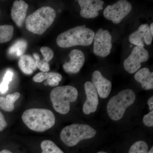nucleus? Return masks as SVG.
<instances>
[{
    "instance_id": "nucleus-24",
    "label": "nucleus",
    "mask_w": 153,
    "mask_h": 153,
    "mask_svg": "<svg viewBox=\"0 0 153 153\" xmlns=\"http://www.w3.org/2000/svg\"><path fill=\"white\" fill-rule=\"evenodd\" d=\"M62 76L57 72H53L52 76L47 79L48 85L51 86H56L59 85V82L62 80Z\"/></svg>"
},
{
    "instance_id": "nucleus-33",
    "label": "nucleus",
    "mask_w": 153,
    "mask_h": 153,
    "mask_svg": "<svg viewBox=\"0 0 153 153\" xmlns=\"http://www.w3.org/2000/svg\"><path fill=\"white\" fill-rule=\"evenodd\" d=\"M148 153H153V147H152V149H151L148 152Z\"/></svg>"
},
{
    "instance_id": "nucleus-19",
    "label": "nucleus",
    "mask_w": 153,
    "mask_h": 153,
    "mask_svg": "<svg viewBox=\"0 0 153 153\" xmlns=\"http://www.w3.org/2000/svg\"><path fill=\"white\" fill-rule=\"evenodd\" d=\"M20 97L19 92L8 94L6 97H0V108L6 111H13L15 108L14 103Z\"/></svg>"
},
{
    "instance_id": "nucleus-21",
    "label": "nucleus",
    "mask_w": 153,
    "mask_h": 153,
    "mask_svg": "<svg viewBox=\"0 0 153 153\" xmlns=\"http://www.w3.org/2000/svg\"><path fill=\"white\" fill-rule=\"evenodd\" d=\"M14 30V27L11 25H0V43L10 41L13 36Z\"/></svg>"
},
{
    "instance_id": "nucleus-8",
    "label": "nucleus",
    "mask_w": 153,
    "mask_h": 153,
    "mask_svg": "<svg viewBox=\"0 0 153 153\" xmlns=\"http://www.w3.org/2000/svg\"><path fill=\"white\" fill-rule=\"evenodd\" d=\"M93 52L97 56L106 57L109 55L112 48L111 36L109 31L99 29L94 38Z\"/></svg>"
},
{
    "instance_id": "nucleus-16",
    "label": "nucleus",
    "mask_w": 153,
    "mask_h": 153,
    "mask_svg": "<svg viewBox=\"0 0 153 153\" xmlns=\"http://www.w3.org/2000/svg\"><path fill=\"white\" fill-rule=\"evenodd\" d=\"M40 51L44 57L42 60L40 59L39 55L37 53H35L33 54L36 60V66L42 72H48L50 69L49 62L52 60L54 57V52L51 48L47 47H41Z\"/></svg>"
},
{
    "instance_id": "nucleus-32",
    "label": "nucleus",
    "mask_w": 153,
    "mask_h": 153,
    "mask_svg": "<svg viewBox=\"0 0 153 153\" xmlns=\"http://www.w3.org/2000/svg\"><path fill=\"white\" fill-rule=\"evenodd\" d=\"M149 27L151 33H152V35H153V23H152V24H151V25Z\"/></svg>"
},
{
    "instance_id": "nucleus-12",
    "label": "nucleus",
    "mask_w": 153,
    "mask_h": 153,
    "mask_svg": "<svg viewBox=\"0 0 153 153\" xmlns=\"http://www.w3.org/2000/svg\"><path fill=\"white\" fill-rule=\"evenodd\" d=\"M153 37L149 26L147 24H145L140 25L136 31L130 34L129 40L134 45L143 47L144 43L148 45L152 44Z\"/></svg>"
},
{
    "instance_id": "nucleus-6",
    "label": "nucleus",
    "mask_w": 153,
    "mask_h": 153,
    "mask_svg": "<svg viewBox=\"0 0 153 153\" xmlns=\"http://www.w3.org/2000/svg\"><path fill=\"white\" fill-rule=\"evenodd\" d=\"M97 132L90 126L82 124H73L65 127L61 131L60 137L69 147L76 146L81 141L95 136Z\"/></svg>"
},
{
    "instance_id": "nucleus-10",
    "label": "nucleus",
    "mask_w": 153,
    "mask_h": 153,
    "mask_svg": "<svg viewBox=\"0 0 153 153\" xmlns=\"http://www.w3.org/2000/svg\"><path fill=\"white\" fill-rule=\"evenodd\" d=\"M80 16L85 19H94L98 16L99 11L103 9L104 3L101 0H78Z\"/></svg>"
},
{
    "instance_id": "nucleus-9",
    "label": "nucleus",
    "mask_w": 153,
    "mask_h": 153,
    "mask_svg": "<svg viewBox=\"0 0 153 153\" xmlns=\"http://www.w3.org/2000/svg\"><path fill=\"white\" fill-rule=\"evenodd\" d=\"M149 59V52L144 47L136 46L124 61L125 69L130 74L137 71L141 66V63Z\"/></svg>"
},
{
    "instance_id": "nucleus-14",
    "label": "nucleus",
    "mask_w": 153,
    "mask_h": 153,
    "mask_svg": "<svg viewBox=\"0 0 153 153\" xmlns=\"http://www.w3.org/2000/svg\"><path fill=\"white\" fill-rule=\"evenodd\" d=\"M92 82L101 98H106L109 96L112 84L110 81L102 76L100 71L97 70L94 71L92 75Z\"/></svg>"
},
{
    "instance_id": "nucleus-15",
    "label": "nucleus",
    "mask_w": 153,
    "mask_h": 153,
    "mask_svg": "<svg viewBox=\"0 0 153 153\" xmlns=\"http://www.w3.org/2000/svg\"><path fill=\"white\" fill-rule=\"evenodd\" d=\"M28 5L24 1H16L14 2L11 10V17L15 24L19 27H22L26 20Z\"/></svg>"
},
{
    "instance_id": "nucleus-26",
    "label": "nucleus",
    "mask_w": 153,
    "mask_h": 153,
    "mask_svg": "<svg viewBox=\"0 0 153 153\" xmlns=\"http://www.w3.org/2000/svg\"><path fill=\"white\" fill-rule=\"evenodd\" d=\"M143 122L145 125L148 127L153 126V110L151 111L148 114L145 115L143 119Z\"/></svg>"
},
{
    "instance_id": "nucleus-13",
    "label": "nucleus",
    "mask_w": 153,
    "mask_h": 153,
    "mask_svg": "<svg viewBox=\"0 0 153 153\" xmlns=\"http://www.w3.org/2000/svg\"><path fill=\"white\" fill-rule=\"evenodd\" d=\"M70 60L64 63L63 68L65 72L69 74H76L79 72L85 63V55L79 49H73L69 53Z\"/></svg>"
},
{
    "instance_id": "nucleus-20",
    "label": "nucleus",
    "mask_w": 153,
    "mask_h": 153,
    "mask_svg": "<svg viewBox=\"0 0 153 153\" xmlns=\"http://www.w3.org/2000/svg\"><path fill=\"white\" fill-rule=\"evenodd\" d=\"M27 47V42L25 40H19L14 43L9 49L8 54L14 57H21L23 55Z\"/></svg>"
},
{
    "instance_id": "nucleus-11",
    "label": "nucleus",
    "mask_w": 153,
    "mask_h": 153,
    "mask_svg": "<svg viewBox=\"0 0 153 153\" xmlns=\"http://www.w3.org/2000/svg\"><path fill=\"white\" fill-rule=\"evenodd\" d=\"M86 100L83 104L82 111L85 114L94 113L97 109L99 103L98 94L92 82L87 81L84 84Z\"/></svg>"
},
{
    "instance_id": "nucleus-17",
    "label": "nucleus",
    "mask_w": 153,
    "mask_h": 153,
    "mask_svg": "<svg viewBox=\"0 0 153 153\" xmlns=\"http://www.w3.org/2000/svg\"><path fill=\"white\" fill-rule=\"evenodd\" d=\"M134 79L141 84L145 90H150L153 88V73L151 72L147 68H143L137 71L135 74Z\"/></svg>"
},
{
    "instance_id": "nucleus-27",
    "label": "nucleus",
    "mask_w": 153,
    "mask_h": 153,
    "mask_svg": "<svg viewBox=\"0 0 153 153\" xmlns=\"http://www.w3.org/2000/svg\"><path fill=\"white\" fill-rule=\"evenodd\" d=\"M13 75V73L12 71L10 70H7L3 78L2 82L9 85V83L12 81Z\"/></svg>"
},
{
    "instance_id": "nucleus-28",
    "label": "nucleus",
    "mask_w": 153,
    "mask_h": 153,
    "mask_svg": "<svg viewBox=\"0 0 153 153\" xmlns=\"http://www.w3.org/2000/svg\"><path fill=\"white\" fill-rule=\"evenodd\" d=\"M7 123L5 120L3 114L0 111V131H2L7 127Z\"/></svg>"
},
{
    "instance_id": "nucleus-5",
    "label": "nucleus",
    "mask_w": 153,
    "mask_h": 153,
    "mask_svg": "<svg viewBox=\"0 0 153 153\" xmlns=\"http://www.w3.org/2000/svg\"><path fill=\"white\" fill-rule=\"evenodd\" d=\"M135 99V94L130 89L121 91L117 95L111 97L107 106V113L111 119L118 121L122 119L126 108L133 104Z\"/></svg>"
},
{
    "instance_id": "nucleus-25",
    "label": "nucleus",
    "mask_w": 153,
    "mask_h": 153,
    "mask_svg": "<svg viewBox=\"0 0 153 153\" xmlns=\"http://www.w3.org/2000/svg\"><path fill=\"white\" fill-rule=\"evenodd\" d=\"M53 72H39L33 77L34 82H43L45 79H47L52 76Z\"/></svg>"
},
{
    "instance_id": "nucleus-31",
    "label": "nucleus",
    "mask_w": 153,
    "mask_h": 153,
    "mask_svg": "<svg viewBox=\"0 0 153 153\" xmlns=\"http://www.w3.org/2000/svg\"><path fill=\"white\" fill-rule=\"evenodd\" d=\"M0 153H13L8 150L4 149L0 152Z\"/></svg>"
},
{
    "instance_id": "nucleus-34",
    "label": "nucleus",
    "mask_w": 153,
    "mask_h": 153,
    "mask_svg": "<svg viewBox=\"0 0 153 153\" xmlns=\"http://www.w3.org/2000/svg\"><path fill=\"white\" fill-rule=\"evenodd\" d=\"M97 153H107L105 152H97Z\"/></svg>"
},
{
    "instance_id": "nucleus-7",
    "label": "nucleus",
    "mask_w": 153,
    "mask_h": 153,
    "mask_svg": "<svg viewBox=\"0 0 153 153\" xmlns=\"http://www.w3.org/2000/svg\"><path fill=\"white\" fill-rule=\"evenodd\" d=\"M132 5L128 1L120 0L112 5L107 6L103 12L105 18L112 21L114 24H119L131 11Z\"/></svg>"
},
{
    "instance_id": "nucleus-2",
    "label": "nucleus",
    "mask_w": 153,
    "mask_h": 153,
    "mask_svg": "<svg viewBox=\"0 0 153 153\" xmlns=\"http://www.w3.org/2000/svg\"><path fill=\"white\" fill-rule=\"evenodd\" d=\"M22 120L30 129L43 132L55 125V117L51 111L45 108H33L25 111Z\"/></svg>"
},
{
    "instance_id": "nucleus-1",
    "label": "nucleus",
    "mask_w": 153,
    "mask_h": 153,
    "mask_svg": "<svg viewBox=\"0 0 153 153\" xmlns=\"http://www.w3.org/2000/svg\"><path fill=\"white\" fill-rule=\"evenodd\" d=\"M95 33L85 25L77 26L60 34L56 39L57 45L61 48L74 46H88L93 42Z\"/></svg>"
},
{
    "instance_id": "nucleus-23",
    "label": "nucleus",
    "mask_w": 153,
    "mask_h": 153,
    "mask_svg": "<svg viewBox=\"0 0 153 153\" xmlns=\"http://www.w3.org/2000/svg\"><path fill=\"white\" fill-rule=\"evenodd\" d=\"M149 147L143 141H139L132 145L128 153H148Z\"/></svg>"
},
{
    "instance_id": "nucleus-4",
    "label": "nucleus",
    "mask_w": 153,
    "mask_h": 153,
    "mask_svg": "<svg viewBox=\"0 0 153 153\" xmlns=\"http://www.w3.org/2000/svg\"><path fill=\"white\" fill-rule=\"evenodd\" d=\"M78 94L75 87L65 85L53 88L50 97L55 110L60 114H66L70 111V102L76 101Z\"/></svg>"
},
{
    "instance_id": "nucleus-35",
    "label": "nucleus",
    "mask_w": 153,
    "mask_h": 153,
    "mask_svg": "<svg viewBox=\"0 0 153 153\" xmlns=\"http://www.w3.org/2000/svg\"><path fill=\"white\" fill-rule=\"evenodd\" d=\"M0 13H1V12H0Z\"/></svg>"
},
{
    "instance_id": "nucleus-22",
    "label": "nucleus",
    "mask_w": 153,
    "mask_h": 153,
    "mask_svg": "<svg viewBox=\"0 0 153 153\" xmlns=\"http://www.w3.org/2000/svg\"><path fill=\"white\" fill-rule=\"evenodd\" d=\"M41 153H64L53 141L45 140L41 143Z\"/></svg>"
},
{
    "instance_id": "nucleus-18",
    "label": "nucleus",
    "mask_w": 153,
    "mask_h": 153,
    "mask_svg": "<svg viewBox=\"0 0 153 153\" xmlns=\"http://www.w3.org/2000/svg\"><path fill=\"white\" fill-rule=\"evenodd\" d=\"M19 66L21 70L27 74H33L37 68L35 60L31 56L27 55H23L20 57Z\"/></svg>"
},
{
    "instance_id": "nucleus-3",
    "label": "nucleus",
    "mask_w": 153,
    "mask_h": 153,
    "mask_svg": "<svg viewBox=\"0 0 153 153\" xmlns=\"http://www.w3.org/2000/svg\"><path fill=\"white\" fill-rule=\"evenodd\" d=\"M56 16L54 9L44 6L27 17L25 20L26 27L31 33L42 35L52 25Z\"/></svg>"
},
{
    "instance_id": "nucleus-29",
    "label": "nucleus",
    "mask_w": 153,
    "mask_h": 153,
    "mask_svg": "<svg viewBox=\"0 0 153 153\" xmlns=\"http://www.w3.org/2000/svg\"><path fill=\"white\" fill-rule=\"evenodd\" d=\"M9 85L2 82L0 84V92L2 94L5 93L8 90Z\"/></svg>"
},
{
    "instance_id": "nucleus-30",
    "label": "nucleus",
    "mask_w": 153,
    "mask_h": 153,
    "mask_svg": "<svg viewBox=\"0 0 153 153\" xmlns=\"http://www.w3.org/2000/svg\"><path fill=\"white\" fill-rule=\"evenodd\" d=\"M148 104L149 108L150 110L153 111V97H152L148 101Z\"/></svg>"
}]
</instances>
